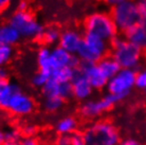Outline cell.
Segmentation results:
<instances>
[{
    "mask_svg": "<svg viewBox=\"0 0 146 145\" xmlns=\"http://www.w3.org/2000/svg\"><path fill=\"white\" fill-rule=\"evenodd\" d=\"M104 1H105V3H106L107 5H109V7H117V5H119V4L123 3L126 0H104Z\"/></svg>",
    "mask_w": 146,
    "mask_h": 145,
    "instance_id": "obj_35",
    "label": "cell"
},
{
    "mask_svg": "<svg viewBox=\"0 0 146 145\" xmlns=\"http://www.w3.org/2000/svg\"><path fill=\"white\" fill-rule=\"evenodd\" d=\"M64 100L55 96H48L44 98V108L47 110L48 112H56L62 109L64 106Z\"/></svg>",
    "mask_w": 146,
    "mask_h": 145,
    "instance_id": "obj_23",
    "label": "cell"
},
{
    "mask_svg": "<svg viewBox=\"0 0 146 145\" xmlns=\"http://www.w3.org/2000/svg\"><path fill=\"white\" fill-rule=\"evenodd\" d=\"M5 141V139H4V131H2L0 129V145H2Z\"/></svg>",
    "mask_w": 146,
    "mask_h": 145,
    "instance_id": "obj_38",
    "label": "cell"
},
{
    "mask_svg": "<svg viewBox=\"0 0 146 145\" xmlns=\"http://www.w3.org/2000/svg\"><path fill=\"white\" fill-rule=\"evenodd\" d=\"M77 127H78V122L74 116H67L59 119L56 124H55V131L59 136H72L75 134Z\"/></svg>",
    "mask_w": 146,
    "mask_h": 145,
    "instance_id": "obj_19",
    "label": "cell"
},
{
    "mask_svg": "<svg viewBox=\"0 0 146 145\" xmlns=\"http://www.w3.org/2000/svg\"><path fill=\"white\" fill-rule=\"evenodd\" d=\"M119 145H142L138 140L135 139H126L124 141H121Z\"/></svg>",
    "mask_w": 146,
    "mask_h": 145,
    "instance_id": "obj_34",
    "label": "cell"
},
{
    "mask_svg": "<svg viewBox=\"0 0 146 145\" xmlns=\"http://www.w3.org/2000/svg\"><path fill=\"white\" fill-rule=\"evenodd\" d=\"M36 62L38 71L46 73L51 77L54 68H53V64H52L51 49L48 46H42L38 49L36 54Z\"/></svg>",
    "mask_w": 146,
    "mask_h": 145,
    "instance_id": "obj_16",
    "label": "cell"
},
{
    "mask_svg": "<svg viewBox=\"0 0 146 145\" xmlns=\"http://www.w3.org/2000/svg\"><path fill=\"white\" fill-rule=\"evenodd\" d=\"M78 70L84 74L91 85L93 90H102L106 88L108 78L103 74L98 64H88V63H80Z\"/></svg>",
    "mask_w": 146,
    "mask_h": 145,
    "instance_id": "obj_10",
    "label": "cell"
},
{
    "mask_svg": "<svg viewBox=\"0 0 146 145\" xmlns=\"http://www.w3.org/2000/svg\"><path fill=\"white\" fill-rule=\"evenodd\" d=\"M60 34H62V31L57 27L50 25L48 28H44L41 40L46 46H55V45H58Z\"/></svg>",
    "mask_w": 146,
    "mask_h": 145,
    "instance_id": "obj_21",
    "label": "cell"
},
{
    "mask_svg": "<svg viewBox=\"0 0 146 145\" xmlns=\"http://www.w3.org/2000/svg\"><path fill=\"white\" fill-rule=\"evenodd\" d=\"M18 90H20L18 85L11 80L0 82V109L7 110L11 98Z\"/></svg>",
    "mask_w": 146,
    "mask_h": 145,
    "instance_id": "obj_18",
    "label": "cell"
},
{
    "mask_svg": "<svg viewBox=\"0 0 146 145\" xmlns=\"http://www.w3.org/2000/svg\"><path fill=\"white\" fill-rule=\"evenodd\" d=\"M51 57L54 70L62 68H73L77 70L80 65V61L76 55L71 54L59 46L51 49Z\"/></svg>",
    "mask_w": 146,
    "mask_h": 145,
    "instance_id": "obj_11",
    "label": "cell"
},
{
    "mask_svg": "<svg viewBox=\"0 0 146 145\" xmlns=\"http://www.w3.org/2000/svg\"><path fill=\"white\" fill-rule=\"evenodd\" d=\"M135 2H137V7L141 17L140 23L146 27V0H135Z\"/></svg>",
    "mask_w": 146,
    "mask_h": 145,
    "instance_id": "obj_28",
    "label": "cell"
},
{
    "mask_svg": "<svg viewBox=\"0 0 146 145\" xmlns=\"http://www.w3.org/2000/svg\"><path fill=\"white\" fill-rule=\"evenodd\" d=\"M117 103H119V101L115 96L107 93L103 98L85 101L80 105L78 112L82 118H84L86 120H92V119L101 116L103 113L107 112Z\"/></svg>",
    "mask_w": 146,
    "mask_h": 145,
    "instance_id": "obj_8",
    "label": "cell"
},
{
    "mask_svg": "<svg viewBox=\"0 0 146 145\" xmlns=\"http://www.w3.org/2000/svg\"><path fill=\"white\" fill-rule=\"evenodd\" d=\"M85 33L110 41L117 36V29L110 14L106 12H94L88 16L84 22Z\"/></svg>",
    "mask_w": 146,
    "mask_h": 145,
    "instance_id": "obj_4",
    "label": "cell"
},
{
    "mask_svg": "<svg viewBox=\"0 0 146 145\" xmlns=\"http://www.w3.org/2000/svg\"><path fill=\"white\" fill-rule=\"evenodd\" d=\"M50 80V76L48 75V74L38 71V72H36L33 75L32 80H31V82H32V84H33L34 87L41 88V89H42V88L44 87V85L48 83V80Z\"/></svg>",
    "mask_w": 146,
    "mask_h": 145,
    "instance_id": "obj_26",
    "label": "cell"
},
{
    "mask_svg": "<svg viewBox=\"0 0 146 145\" xmlns=\"http://www.w3.org/2000/svg\"><path fill=\"white\" fill-rule=\"evenodd\" d=\"M42 93L44 98L48 96H55L62 100H68L72 96V89L71 83H60L58 80H53L50 77L48 83L42 88Z\"/></svg>",
    "mask_w": 146,
    "mask_h": 145,
    "instance_id": "obj_13",
    "label": "cell"
},
{
    "mask_svg": "<svg viewBox=\"0 0 146 145\" xmlns=\"http://www.w3.org/2000/svg\"><path fill=\"white\" fill-rule=\"evenodd\" d=\"M85 1H87V0H85Z\"/></svg>",
    "mask_w": 146,
    "mask_h": 145,
    "instance_id": "obj_41",
    "label": "cell"
},
{
    "mask_svg": "<svg viewBox=\"0 0 146 145\" xmlns=\"http://www.w3.org/2000/svg\"><path fill=\"white\" fill-rule=\"evenodd\" d=\"M19 145H39V142L35 137H23L20 139Z\"/></svg>",
    "mask_w": 146,
    "mask_h": 145,
    "instance_id": "obj_31",
    "label": "cell"
},
{
    "mask_svg": "<svg viewBox=\"0 0 146 145\" xmlns=\"http://www.w3.org/2000/svg\"><path fill=\"white\" fill-rule=\"evenodd\" d=\"M124 37L141 51H146V27L139 23L127 30L124 33Z\"/></svg>",
    "mask_w": 146,
    "mask_h": 145,
    "instance_id": "obj_15",
    "label": "cell"
},
{
    "mask_svg": "<svg viewBox=\"0 0 146 145\" xmlns=\"http://www.w3.org/2000/svg\"><path fill=\"white\" fill-rule=\"evenodd\" d=\"M9 23L12 25L20 34L21 38L29 40L41 39L42 33L44 31V27L40 23L35 15L27 11L14 12L9 19Z\"/></svg>",
    "mask_w": 146,
    "mask_h": 145,
    "instance_id": "obj_3",
    "label": "cell"
},
{
    "mask_svg": "<svg viewBox=\"0 0 146 145\" xmlns=\"http://www.w3.org/2000/svg\"><path fill=\"white\" fill-rule=\"evenodd\" d=\"M21 39L17 30L9 22L0 25V45L14 47Z\"/></svg>",
    "mask_w": 146,
    "mask_h": 145,
    "instance_id": "obj_17",
    "label": "cell"
},
{
    "mask_svg": "<svg viewBox=\"0 0 146 145\" xmlns=\"http://www.w3.org/2000/svg\"><path fill=\"white\" fill-rule=\"evenodd\" d=\"M135 70L121 69L107 83L106 89L109 94H112L120 102L127 98L135 87Z\"/></svg>",
    "mask_w": 146,
    "mask_h": 145,
    "instance_id": "obj_7",
    "label": "cell"
},
{
    "mask_svg": "<svg viewBox=\"0 0 146 145\" xmlns=\"http://www.w3.org/2000/svg\"><path fill=\"white\" fill-rule=\"evenodd\" d=\"M110 51L121 69L135 70L142 59V51L130 44L125 37L117 35L110 41Z\"/></svg>",
    "mask_w": 146,
    "mask_h": 145,
    "instance_id": "obj_2",
    "label": "cell"
},
{
    "mask_svg": "<svg viewBox=\"0 0 146 145\" xmlns=\"http://www.w3.org/2000/svg\"><path fill=\"white\" fill-rule=\"evenodd\" d=\"M117 31L125 33L141 21L135 0H126L117 7H111L109 13Z\"/></svg>",
    "mask_w": 146,
    "mask_h": 145,
    "instance_id": "obj_6",
    "label": "cell"
},
{
    "mask_svg": "<svg viewBox=\"0 0 146 145\" xmlns=\"http://www.w3.org/2000/svg\"><path fill=\"white\" fill-rule=\"evenodd\" d=\"M28 10V2L26 0H20L17 7V11H27Z\"/></svg>",
    "mask_w": 146,
    "mask_h": 145,
    "instance_id": "obj_36",
    "label": "cell"
},
{
    "mask_svg": "<svg viewBox=\"0 0 146 145\" xmlns=\"http://www.w3.org/2000/svg\"><path fill=\"white\" fill-rule=\"evenodd\" d=\"M2 145H19V142H9V141H4V143Z\"/></svg>",
    "mask_w": 146,
    "mask_h": 145,
    "instance_id": "obj_39",
    "label": "cell"
},
{
    "mask_svg": "<svg viewBox=\"0 0 146 145\" xmlns=\"http://www.w3.org/2000/svg\"><path fill=\"white\" fill-rule=\"evenodd\" d=\"M0 14H1V11H0Z\"/></svg>",
    "mask_w": 146,
    "mask_h": 145,
    "instance_id": "obj_40",
    "label": "cell"
},
{
    "mask_svg": "<svg viewBox=\"0 0 146 145\" xmlns=\"http://www.w3.org/2000/svg\"><path fill=\"white\" fill-rule=\"evenodd\" d=\"M10 2H11V0H0V11H2L5 7H7Z\"/></svg>",
    "mask_w": 146,
    "mask_h": 145,
    "instance_id": "obj_37",
    "label": "cell"
},
{
    "mask_svg": "<svg viewBox=\"0 0 146 145\" xmlns=\"http://www.w3.org/2000/svg\"><path fill=\"white\" fill-rule=\"evenodd\" d=\"M56 145H71V136H58Z\"/></svg>",
    "mask_w": 146,
    "mask_h": 145,
    "instance_id": "obj_32",
    "label": "cell"
},
{
    "mask_svg": "<svg viewBox=\"0 0 146 145\" xmlns=\"http://www.w3.org/2000/svg\"><path fill=\"white\" fill-rule=\"evenodd\" d=\"M98 66L103 72V74L108 78V80L121 70V67L111 55H106L105 57H103L98 63Z\"/></svg>",
    "mask_w": 146,
    "mask_h": 145,
    "instance_id": "obj_20",
    "label": "cell"
},
{
    "mask_svg": "<svg viewBox=\"0 0 146 145\" xmlns=\"http://www.w3.org/2000/svg\"><path fill=\"white\" fill-rule=\"evenodd\" d=\"M4 139L9 142H19L21 139V132L16 128H9L4 131Z\"/></svg>",
    "mask_w": 146,
    "mask_h": 145,
    "instance_id": "obj_27",
    "label": "cell"
},
{
    "mask_svg": "<svg viewBox=\"0 0 146 145\" xmlns=\"http://www.w3.org/2000/svg\"><path fill=\"white\" fill-rule=\"evenodd\" d=\"M71 89H72V96H74L78 101L89 100L93 92V88L91 87V85L78 69L76 70L71 80Z\"/></svg>",
    "mask_w": 146,
    "mask_h": 145,
    "instance_id": "obj_12",
    "label": "cell"
},
{
    "mask_svg": "<svg viewBox=\"0 0 146 145\" xmlns=\"http://www.w3.org/2000/svg\"><path fill=\"white\" fill-rule=\"evenodd\" d=\"M20 132L25 137H34L35 134L37 132V127L34 124H26L21 127Z\"/></svg>",
    "mask_w": 146,
    "mask_h": 145,
    "instance_id": "obj_29",
    "label": "cell"
},
{
    "mask_svg": "<svg viewBox=\"0 0 146 145\" xmlns=\"http://www.w3.org/2000/svg\"><path fill=\"white\" fill-rule=\"evenodd\" d=\"M110 46L108 41L95 35L85 33L83 43L75 55L78 57L80 63L98 64L103 57L108 54Z\"/></svg>",
    "mask_w": 146,
    "mask_h": 145,
    "instance_id": "obj_5",
    "label": "cell"
},
{
    "mask_svg": "<svg viewBox=\"0 0 146 145\" xmlns=\"http://www.w3.org/2000/svg\"><path fill=\"white\" fill-rule=\"evenodd\" d=\"M10 72L5 67H0V82H5L9 80Z\"/></svg>",
    "mask_w": 146,
    "mask_h": 145,
    "instance_id": "obj_33",
    "label": "cell"
},
{
    "mask_svg": "<svg viewBox=\"0 0 146 145\" xmlns=\"http://www.w3.org/2000/svg\"><path fill=\"white\" fill-rule=\"evenodd\" d=\"M13 56H14V48L0 45V67H5L11 62Z\"/></svg>",
    "mask_w": 146,
    "mask_h": 145,
    "instance_id": "obj_24",
    "label": "cell"
},
{
    "mask_svg": "<svg viewBox=\"0 0 146 145\" xmlns=\"http://www.w3.org/2000/svg\"><path fill=\"white\" fill-rule=\"evenodd\" d=\"M87 145H119L121 136L115 125L110 121L100 120L92 123L83 131Z\"/></svg>",
    "mask_w": 146,
    "mask_h": 145,
    "instance_id": "obj_1",
    "label": "cell"
},
{
    "mask_svg": "<svg viewBox=\"0 0 146 145\" xmlns=\"http://www.w3.org/2000/svg\"><path fill=\"white\" fill-rule=\"evenodd\" d=\"M83 38L84 36L77 30L66 29L62 31L58 46L71 54H76L78 48L83 43Z\"/></svg>",
    "mask_w": 146,
    "mask_h": 145,
    "instance_id": "obj_14",
    "label": "cell"
},
{
    "mask_svg": "<svg viewBox=\"0 0 146 145\" xmlns=\"http://www.w3.org/2000/svg\"><path fill=\"white\" fill-rule=\"evenodd\" d=\"M35 106L34 98L20 89L11 98L7 111L15 116H27L33 113Z\"/></svg>",
    "mask_w": 146,
    "mask_h": 145,
    "instance_id": "obj_9",
    "label": "cell"
},
{
    "mask_svg": "<svg viewBox=\"0 0 146 145\" xmlns=\"http://www.w3.org/2000/svg\"><path fill=\"white\" fill-rule=\"evenodd\" d=\"M76 70L73 68H62L54 70L51 74V78L56 80L60 83H71Z\"/></svg>",
    "mask_w": 146,
    "mask_h": 145,
    "instance_id": "obj_22",
    "label": "cell"
},
{
    "mask_svg": "<svg viewBox=\"0 0 146 145\" xmlns=\"http://www.w3.org/2000/svg\"><path fill=\"white\" fill-rule=\"evenodd\" d=\"M71 145H87L85 143L83 134H73L71 136Z\"/></svg>",
    "mask_w": 146,
    "mask_h": 145,
    "instance_id": "obj_30",
    "label": "cell"
},
{
    "mask_svg": "<svg viewBox=\"0 0 146 145\" xmlns=\"http://www.w3.org/2000/svg\"><path fill=\"white\" fill-rule=\"evenodd\" d=\"M135 87L146 94V68H142L135 73Z\"/></svg>",
    "mask_w": 146,
    "mask_h": 145,
    "instance_id": "obj_25",
    "label": "cell"
}]
</instances>
